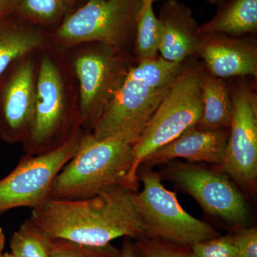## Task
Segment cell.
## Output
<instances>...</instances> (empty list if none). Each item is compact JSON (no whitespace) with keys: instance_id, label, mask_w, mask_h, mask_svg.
I'll return each instance as SVG.
<instances>
[{"instance_id":"obj_28","label":"cell","mask_w":257,"mask_h":257,"mask_svg":"<svg viewBox=\"0 0 257 257\" xmlns=\"http://www.w3.org/2000/svg\"><path fill=\"white\" fill-rule=\"evenodd\" d=\"M5 245V236L3 230L0 227V257L3 256V250Z\"/></svg>"},{"instance_id":"obj_17","label":"cell","mask_w":257,"mask_h":257,"mask_svg":"<svg viewBox=\"0 0 257 257\" xmlns=\"http://www.w3.org/2000/svg\"><path fill=\"white\" fill-rule=\"evenodd\" d=\"M203 112L196 127L202 130L229 128L233 115L231 94L224 81L200 69Z\"/></svg>"},{"instance_id":"obj_2","label":"cell","mask_w":257,"mask_h":257,"mask_svg":"<svg viewBox=\"0 0 257 257\" xmlns=\"http://www.w3.org/2000/svg\"><path fill=\"white\" fill-rule=\"evenodd\" d=\"M189 67L162 57L138 61L92 131L96 139L120 138L135 145L162 99Z\"/></svg>"},{"instance_id":"obj_5","label":"cell","mask_w":257,"mask_h":257,"mask_svg":"<svg viewBox=\"0 0 257 257\" xmlns=\"http://www.w3.org/2000/svg\"><path fill=\"white\" fill-rule=\"evenodd\" d=\"M203 112L200 69L189 66L166 94L133 146V167L124 186L139 187L138 170L144 159L196 127Z\"/></svg>"},{"instance_id":"obj_4","label":"cell","mask_w":257,"mask_h":257,"mask_svg":"<svg viewBox=\"0 0 257 257\" xmlns=\"http://www.w3.org/2000/svg\"><path fill=\"white\" fill-rule=\"evenodd\" d=\"M133 146L124 139H96L85 131L78 152L54 181L49 199H87L124 186L133 165Z\"/></svg>"},{"instance_id":"obj_15","label":"cell","mask_w":257,"mask_h":257,"mask_svg":"<svg viewBox=\"0 0 257 257\" xmlns=\"http://www.w3.org/2000/svg\"><path fill=\"white\" fill-rule=\"evenodd\" d=\"M158 24L160 31L159 53L169 62H184L197 55L200 42L192 10L175 0H167L161 8Z\"/></svg>"},{"instance_id":"obj_16","label":"cell","mask_w":257,"mask_h":257,"mask_svg":"<svg viewBox=\"0 0 257 257\" xmlns=\"http://www.w3.org/2000/svg\"><path fill=\"white\" fill-rule=\"evenodd\" d=\"M8 18L0 22V76L15 61L43 50L50 42L35 25Z\"/></svg>"},{"instance_id":"obj_6","label":"cell","mask_w":257,"mask_h":257,"mask_svg":"<svg viewBox=\"0 0 257 257\" xmlns=\"http://www.w3.org/2000/svg\"><path fill=\"white\" fill-rule=\"evenodd\" d=\"M143 0H87L67 15L50 40L61 50L101 43L126 50L135 42Z\"/></svg>"},{"instance_id":"obj_23","label":"cell","mask_w":257,"mask_h":257,"mask_svg":"<svg viewBox=\"0 0 257 257\" xmlns=\"http://www.w3.org/2000/svg\"><path fill=\"white\" fill-rule=\"evenodd\" d=\"M134 251L136 257H192L191 246L146 237L134 241Z\"/></svg>"},{"instance_id":"obj_7","label":"cell","mask_w":257,"mask_h":257,"mask_svg":"<svg viewBox=\"0 0 257 257\" xmlns=\"http://www.w3.org/2000/svg\"><path fill=\"white\" fill-rule=\"evenodd\" d=\"M82 45L72 57V68L78 83L82 128L92 133L137 62L133 63L127 50L101 43Z\"/></svg>"},{"instance_id":"obj_30","label":"cell","mask_w":257,"mask_h":257,"mask_svg":"<svg viewBox=\"0 0 257 257\" xmlns=\"http://www.w3.org/2000/svg\"><path fill=\"white\" fill-rule=\"evenodd\" d=\"M3 257H16L11 252H5L3 253Z\"/></svg>"},{"instance_id":"obj_11","label":"cell","mask_w":257,"mask_h":257,"mask_svg":"<svg viewBox=\"0 0 257 257\" xmlns=\"http://www.w3.org/2000/svg\"><path fill=\"white\" fill-rule=\"evenodd\" d=\"M233 115L220 170L248 192L256 188L257 97L248 86L230 92Z\"/></svg>"},{"instance_id":"obj_1","label":"cell","mask_w":257,"mask_h":257,"mask_svg":"<svg viewBox=\"0 0 257 257\" xmlns=\"http://www.w3.org/2000/svg\"><path fill=\"white\" fill-rule=\"evenodd\" d=\"M29 220L51 239L87 246L146 237L135 192L122 184L87 199H47L32 209Z\"/></svg>"},{"instance_id":"obj_26","label":"cell","mask_w":257,"mask_h":257,"mask_svg":"<svg viewBox=\"0 0 257 257\" xmlns=\"http://www.w3.org/2000/svg\"><path fill=\"white\" fill-rule=\"evenodd\" d=\"M18 0H0V22L14 14Z\"/></svg>"},{"instance_id":"obj_20","label":"cell","mask_w":257,"mask_h":257,"mask_svg":"<svg viewBox=\"0 0 257 257\" xmlns=\"http://www.w3.org/2000/svg\"><path fill=\"white\" fill-rule=\"evenodd\" d=\"M134 43L135 58L138 62L158 57L160 31L158 19L154 11L152 0H143L137 23Z\"/></svg>"},{"instance_id":"obj_10","label":"cell","mask_w":257,"mask_h":257,"mask_svg":"<svg viewBox=\"0 0 257 257\" xmlns=\"http://www.w3.org/2000/svg\"><path fill=\"white\" fill-rule=\"evenodd\" d=\"M85 131L59 148L38 155H24L11 173L0 180V213L18 207L32 209L50 197L58 174L78 152Z\"/></svg>"},{"instance_id":"obj_14","label":"cell","mask_w":257,"mask_h":257,"mask_svg":"<svg viewBox=\"0 0 257 257\" xmlns=\"http://www.w3.org/2000/svg\"><path fill=\"white\" fill-rule=\"evenodd\" d=\"M229 134V128L217 130L190 128L152 152L144 159L140 165L152 168L175 159L183 158L189 163L207 162L219 166L224 158Z\"/></svg>"},{"instance_id":"obj_24","label":"cell","mask_w":257,"mask_h":257,"mask_svg":"<svg viewBox=\"0 0 257 257\" xmlns=\"http://www.w3.org/2000/svg\"><path fill=\"white\" fill-rule=\"evenodd\" d=\"M191 248L192 257H239L231 232L199 241Z\"/></svg>"},{"instance_id":"obj_27","label":"cell","mask_w":257,"mask_h":257,"mask_svg":"<svg viewBox=\"0 0 257 257\" xmlns=\"http://www.w3.org/2000/svg\"><path fill=\"white\" fill-rule=\"evenodd\" d=\"M121 257H136L134 251V241L131 238L124 237L121 248Z\"/></svg>"},{"instance_id":"obj_19","label":"cell","mask_w":257,"mask_h":257,"mask_svg":"<svg viewBox=\"0 0 257 257\" xmlns=\"http://www.w3.org/2000/svg\"><path fill=\"white\" fill-rule=\"evenodd\" d=\"M76 0H18L14 14L23 21L49 26L61 23L74 11Z\"/></svg>"},{"instance_id":"obj_21","label":"cell","mask_w":257,"mask_h":257,"mask_svg":"<svg viewBox=\"0 0 257 257\" xmlns=\"http://www.w3.org/2000/svg\"><path fill=\"white\" fill-rule=\"evenodd\" d=\"M52 241L28 219L12 236L10 249L16 257H50Z\"/></svg>"},{"instance_id":"obj_29","label":"cell","mask_w":257,"mask_h":257,"mask_svg":"<svg viewBox=\"0 0 257 257\" xmlns=\"http://www.w3.org/2000/svg\"><path fill=\"white\" fill-rule=\"evenodd\" d=\"M158 1V0H152V2H156ZM210 3H212V4H217L220 5L224 3L225 2L227 1V0H208Z\"/></svg>"},{"instance_id":"obj_3","label":"cell","mask_w":257,"mask_h":257,"mask_svg":"<svg viewBox=\"0 0 257 257\" xmlns=\"http://www.w3.org/2000/svg\"><path fill=\"white\" fill-rule=\"evenodd\" d=\"M69 85L57 57L44 52L37 67L31 130L23 143L27 155L55 150L82 130L79 98L72 97Z\"/></svg>"},{"instance_id":"obj_8","label":"cell","mask_w":257,"mask_h":257,"mask_svg":"<svg viewBox=\"0 0 257 257\" xmlns=\"http://www.w3.org/2000/svg\"><path fill=\"white\" fill-rule=\"evenodd\" d=\"M138 177L144 187L141 192L135 193V201L146 238L192 246L220 235L210 224L184 210L175 193L165 188L160 174L151 167L140 165Z\"/></svg>"},{"instance_id":"obj_9","label":"cell","mask_w":257,"mask_h":257,"mask_svg":"<svg viewBox=\"0 0 257 257\" xmlns=\"http://www.w3.org/2000/svg\"><path fill=\"white\" fill-rule=\"evenodd\" d=\"M161 177L192 196L206 212L236 228L248 227L251 216L244 197L221 170L184 162H167Z\"/></svg>"},{"instance_id":"obj_25","label":"cell","mask_w":257,"mask_h":257,"mask_svg":"<svg viewBox=\"0 0 257 257\" xmlns=\"http://www.w3.org/2000/svg\"><path fill=\"white\" fill-rule=\"evenodd\" d=\"M231 233L239 257H257L256 228H236Z\"/></svg>"},{"instance_id":"obj_18","label":"cell","mask_w":257,"mask_h":257,"mask_svg":"<svg viewBox=\"0 0 257 257\" xmlns=\"http://www.w3.org/2000/svg\"><path fill=\"white\" fill-rule=\"evenodd\" d=\"M256 30L257 0H230L212 20L199 27V33L239 37Z\"/></svg>"},{"instance_id":"obj_22","label":"cell","mask_w":257,"mask_h":257,"mask_svg":"<svg viewBox=\"0 0 257 257\" xmlns=\"http://www.w3.org/2000/svg\"><path fill=\"white\" fill-rule=\"evenodd\" d=\"M50 257H121L119 248L111 243L87 246L62 239H52Z\"/></svg>"},{"instance_id":"obj_12","label":"cell","mask_w":257,"mask_h":257,"mask_svg":"<svg viewBox=\"0 0 257 257\" xmlns=\"http://www.w3.org/2000/svg\"><path fill=\"white\" fill-rule=\"evenodd\" d=\"M34 54L15 61L0 76V140L6 143L23 144L31 130L38 67Z\"/></svg>"},{"instance_id":"obj_13","label":"cell","mask_w":257,"mask_h":257,"mask_svg":"<svg viewBox=\"0 0 257 257\" xmlns=\"http://www.w3.org/2000/svg\"><path fill=\"white\" fill-rule=\"evenodd\" d=\"M197 55L208 72L219 78L256 77V47L248 40L221 34L201 35Z\"/></svg>"}]
</instances>
